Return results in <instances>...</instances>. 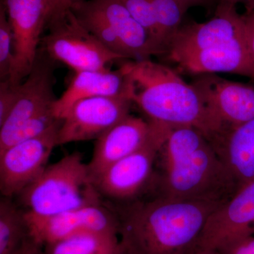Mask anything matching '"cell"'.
Listing matches in <instances>:
<instances>
[{
    "label": "cell",
    "mask_w": 254,
    "mask_h": 254,
    "mask_svg": "<svg viewBox=\"0 0 254 254\" xmlns=\"http://www.w3.org/2000/svg\"><path fill=\"white\" fill-rule=\"evenodd\" d=\"M221 205L156 195L113 205L122 254H195L209 217Z\"/></svg>",
    "instance_id": "cell-1"
},
{
    "label": "cell",
    "mask_w": 254,
    "mask_h": 254,
    "mask_svg": "<svg viewBox=\"0 0 254 254\" xmlns=\"http://www.w3.org/2000/svg\"><path fill=\"white\" fill-rule=\"evenodd\" d=\"M158 158L157 195L222 205L239 190L213 145L194 127H172Z\"/></svg>",
    "instance_id": "cell-2"
},
{
    "label": "cell",
    "mask_w": 254,
    "mask_h": 254,
    "mask_svg": "<svg viewBox=\"0 0 254 254\" xmlns=\"http://www.w3.org/2000/svg\"><path fill=\"white\" fill-rule=\"evenodd\" d=\"M127 97L150 121L200 130L210 141L222 131L191 83L177 71L149 59L124 63Z\"/></svg>",
    "instance_id": "cell-3"
},
{
    "label": "cell",
    "mask_w": 254,
    "mask_h": 254,
    "mask_svg": "<svg viewBox=\"0 0 254 254\" xmlns=\"http://www.w3.org/2000/svg\"><path fill=\"white\" fill-rule=\"evenodd\" d=\"M18 197L26 215L35 218H48L104 203L88 163L78 152L48 165Z\"/></svg>",
    "instance_id": "cell-4"
},
{
    "label": "cell",
    "mask_w": 254,
    "mask_h": 254,
    "mask_svg": "<svg viewBox=\"0 0 254 254\" xmlns=\"http://www.w3.org/2000/svg\"><path fill=\"white\" fill-rule=\"evenodd\" d=\"M46 26L49 32L42 39L43 53L76 72L106 69L113 62L123 59L102 44L81 24L71 9L50 19Z\"/></svg>",
    "instance_id": "cell-5"
},
{
    "label": "cell",
    "mask_w": 254,
    "mask_h": 254,
    "mask_svg": "<svg viewBox=\"0 0 254 254\" xmlns=\"http://www.w3.org/2000/svg\"><path fill=\"white\" fill-rule=\"evenodd\" d=\"M153 123L154 131L143 147L93 179L103 198L122 203L132 201L138 199L137 197L150 183L159 152L172 127Z\"/></svg>",
    "instance_id": "cell-6"
},
{
    "label": "cell",
    "mask_w": 254,
    "mask_h": 254,
    "mask_svg": "<svg viewBox=\"0 0 254 254\" xmlns=\"http://www.w3.org/2000/svg\"><path fill=\"white\" fill-rule=\"evenodd\" d=\"M61 123L41 136L0 152V191L3 196H18L46 170L52 152L59 145Z\"/></svg>",
    "instance_id": "cell-7"
},
{
    "label": "cell",
    "mask_w": 254,
    "mask_h": 254,
    "mask_svg": "<svg viewBox=\"0 0 254 254\" xmlns=\"http://www.w3.org/2000/svg\"><path fill=\"white\" fill-rule=\"evenodd\" d=\"M14 41V62L9 81L21 83L38 58L42 32L48 21L46 0H4Z\"/></svg>",
    "instance_id": "cell-8"
},
{
    "label": "cell",
    "mask_w": 254,
    "mask_h": 254,
    "mask_svg": "<svg viewBox=\"0 0 254 254\" xmlns=\"http://www.w3.org/2000/svg\"><path fill=\"white\" fill-rule=\"evenodd\" d=\"M131 104L122 97H93L76 102L63 119L58 145L96 140L129 115Z\"/></svg>",
    "instance_id": "cell-9"
},
{
    "label": "cell",
    "mask_w": 254,
    "mask_h": 254,
    "mask_svg": "<svg viewBox=\"0 0 254 254\" xmlns=\"http://www.w3.org/2000/svg\"><path fill=\"white\" fill-rule=\"evenodd\" d=\"M30 235L42 247L78 234L118 235V215L110 205H92L48 218H35L25 213Z\"/></svg>",
    "instance_id": "cell-10"
},
{
    "label": "cell",
    "mask_w": 254,
    "mask_h": 254,
    "mask_svg": "<svg viewBox=\"0 0 254 254\" xmlns=\"http://www.w3.org/2000/svg\"><path fill=\"white\" fill-rule=\"evenodd\" d=\"M245 37L243 17L236 7L218 5L209 21L182 24L172 37L165 55L175 63L186 55Z\"/></svg>",
    "instance_id": "cell-11"
},
{
    "label": "cell",
    "mask_w": 254,
    "mask_h": 254,
    "mask_svg": "<svg viewBox=\"0 0 254 254\" xmlns=\"http://www.w3.org/2000/svg\"><path fill=\"white\" fill-rule=\"evenodd\" d=\"M194 86L222 131L254 119V86L232 81L216 73L198 75Z\"/></svg>",
    "instance_id": "cell-12"
},
{
    "label": "cell",
    "mask_w": 254,
    "mask_h": 254,
    "mask_svg": "<svg viewBox=\"0 0 254 254\" xmlns=\"http://www.w3.org/2000/svg\"><path fill=\"white\" fill-rule=\"evenodd\" d=\"M254 235V180L244 185L209 217L200 248L218 250L228 241Z\"/></svg>",
    "instance_id": "cell-13"
},
{
    "label": "cell",
    "mask_w": 254,
    "mask_h": 254,
    "mask_svg": "<svg viewBox=\"0 0 254 254\" xmlns=\"http://www.w3.org/2000/svg\"><path fill=\"white\" fill-rule=\"evenodd\" d=\"M153 122L128 115L95 141L88 168L93 178L119 160L140 149L154 131Z\"/></svg>",
    "instance_id": "cell-14"
},
{
    "label": "cell",
    "mask_w": 254,
    "mask_h": 254,
    "mask_svg": "<svg viewBox=\"0 0 254 254\" xmlns=\"http://www.w3.org/2000/svg\"><path fill=\"white\" fill-rule=\"evenodd\" d=\"M48 59L39 52L31 72L21 83L17 104L0 127V138L6 136L30 119L53 108L57 99L53 90V68Z\"/></svg>",
    "instance_id": "cell-15"
},
{
    "label": "cell",
    "mask_w": 254,
    "mask_h": 254,
    "mask_svg": "<svg viewBox=\"0 0 254 254\" xmlns=\"http://www.w3.org/2000/svg\"><path fill=\"white\" fill-rule=\"evenodd\" d=\"M127 76L124 64L118 69L87 70L75 73L68 88L55 100L53 110L63 120L76 102L93 97H127Z\"/></svg>",
    "instance_id": "cell-16"
},
{
    "label": "cell",
    "mask_w": 254,
    "mask_h": 254,
    "mask_svg": "<svg viewBox=\"0 0 254 254\" xmlns=\"http://www.w3.org/2000/svg\"><path fill=\"white\" fill-rule=\"evenodd\" d=\"M174 63L182 71L196 76L230 73L254 79L253 63L246 37L186 55Z\"/></svg>",
    "instance_id": "cell-17"
},
{
    "label": "cell",
    "mask_w": 254,
    "mask_h": 254,
    "mask_svg": "<svg viewBox=\"0 0 254 254\" xmlns=\"http://www.w3.org/2000/svg\"><path fill=\"white\" fill-rule=\"evenodd\" d=\"M88 4L113 28L128 58L149 59L152 55H162L152 38L131 16L121 0H88Z\"/></svg>",
    "instance_id": "cell-18"
},
{
    "label": "cell",
    "mask_w": 254,
    "mask_h": 254,
    "mask_svg": "<svg viewBox=\"0 0 254 254\" xmlns=\"http://www.w3.org/2000/svg\"><path fill=\"white\" fill-rule=\"evenodd\" d=\"M210 141L235 179L239 190L254 181V119L223 130Z\"/></svg>",
    "instance_id": "cell-19"
},
{
    "label": "cell",
    "mask_w": 254,
    "mask_h": 254,
    "mask_svg": "<svg viewBox=\"0 0 254 254\" xmlns=\"http://www.w3.org/2000/svg\"><path fill=\"white\" fill-rule=\"evenodd\" d=\"M44 254H120L118 235L78 234L43 247Z\"/></svg>",
    "instance_id": "cell-20"
},
{
    "label": "cell",
    "mask_w": 254,
    "mask_h": 254,
    "mask_svg": "<svg viewBox=\"0 0 254 254\" xmlns=\"http://www.w3.org/2000/svg\"><path fill=\"white\" fill-rule=\"evenodd\" d=\"M30 235L25 212L11 198L0 200V254H14Z\"/></svg>",
    "instance_id": "cell-21"
},
{
    "label": "cell",
    "mask_w": 254,
    "mask_h": 254,
    "mask_svg": "<svg viewBox=\"0 0 254 254\" xmlns=\"http://www.w3.org/2000/svg\"><path fill=\"white\" fill-rule=\"evenodd\" d=\"M70 9L81 24L91 32L102 44L121 56L123 59H128L126 50L118 35L104 18L88 4V1L85 0L78 1Z\"/></svg>",
    "instance_id": "cell-22"
},
{
    "label": "cell",
    "mask_w": 254,
    "mask_h": 254,
    "mask_svg": "<svg viewBox=\"0 0 254 254\" xmlns=\"http://www.w3.org/2000/svg\"><path fill=\"white\" fill-rule=\"evenodd\" d=\"M165 54L172 37L181 27L187 9L177 0H149Z\"/></svg>",
    "instance_id": "cell-23"
},
{
    "label": "cell",
    "mask_w": 254,
    "mask_h": 254,
    "mask_svg": "<svg viewBox=\"0 0 254 254\" xmlns=\"http://www.w3.org/2000/svg\"><path fill=\"white\" fill-rule=\"evenodd\" d=\"M61 122L62 120L55 116L52 108L30 119L6 136L0 138V152L11 145L41 136Z\"/></svg>",
    "instance_id": "cell-24"
},
{
    "label": "cell",
    "mask_w": 254,
    "mask_h": 254,
    "mask_svg": "<svg viewBox=\"0 0 254 254\" xmlns=\"http://www.w3.org/2000/svg\"><path fill=\"white\" fill-rule=\"evenodd\" d=\"M121 1L131 16L148 33L155 45L158 46V49L161 52L162 55H165V51L160 38V31L155 19L154 11L149 0Z\"/></svg>",
    "instance_id": "cell-25"
},
{
    "label": "cell",
    "mask_w": 254,
    "mask_h": 254,
    "mask_svg": "<svg viewBox=\"0 0 254 254\" xmlns=\"http://www.w3.org/2000/svg\"><path fill=\"white\" fill-rule=\"evenodd\" d=\"M14 50L12 32L2 4L0 9V78L9 80L14 67Z\"/></svg>",
    "instance_id": "cell-26"
},
{
    "label": "cell",
    "mask_w": 254,
    "mask_h": 254,
    "mask_svg": "<svg viewBox=\"0 0 254 254\" xmlns=\"http://www.w3.org/2000/svg\"><path fill=\"white\" fill-rule=\"evenodd\" d=\"M21 83H14L9 80L0 83V127L17 104Z\"/></svg>",
    "instance_id": "cell-27"
},
{
    "label": "cell",
    "mask_w": 254,
    "mask_h": 254,
    "mask_svg": "<svg viewBox=\"0 0 254 254\" xmlns=\"http://www.w3.org/2000/svg\"><path fill=\"white\" fill-rule=\"evenodd\" d=\"M217 250L220 254H254V235L228 241Z\"/></svg>",
    "instance_id": "cell-28"
},
{
    "label": "cell",
    "mask_w": 254,
    "mask_h": 254,
    "mask_svg": "<svg viewBox=\"0 0 254 254\" xmlns=\"http://www.w3.org/2000/svg\"><path fill=\"white\" fill-rule=\"evenodd\" d=\"M46 1L47 6H48V21L51 18L71 9L73 4L82 0H46Z\"/></svg>",
    "instance_id": "cell-29"
},
{
    "label": "cell",
    "mask_w": 254,
    "mask_h": 254,
    "mask_svg": "<svg viewBox=\"0 0 254 254\" xmlns=\"http://www.w3.org/2000/svg\"><path fill=\"white\" fill-rule=\"evenodd\" d=\"M242 17L245 23L246 40L254 69V11L242 15Z\"/></svg>",
    "instance_id": "cell-30"
},
{
    "label": "cell",
    "mask_w": 254,
    "mask_h": 254,
    "mask_svg": "<svg viewBox=\"0 0 254 254\" xmlns=\"http://www.w3.org/2000/svg\"><path fill=\"white\" fill-rule=\"evenodd\" d=\"M14 254H44V250L43 247L30 237Z\"/></svg>",
    "instance_id": "cell-31"
},
{
    "label": "cell",
    "mask_w": 254,
    "mask_h": 254,
    "mask_svg": "<svg viewBox=\"0 0 254 254\" xmlns=\"http://www.w3.org/2000/svg\"><path fill=\"white\" fill-rule=\"evenodd\" d=\"M218 5L222 6H234L241 4L245 6V14H250L254 11V0H217Z\"/></svg>",
    "instance_id": "cell-32"
},
{
    "label": "cell",
    "mask_w": 254,
    "mask_h": 254,
    "mask_svg": "<svg viewBox=\"0 0 254 254\" xmlns=\"http://www.w3.org/2000/svg\"><path fill=\"white\" fill-rule=\"evenodd\" d=\"M177 1H180L188 10L189 8L192 6H208L211 4L214 0H177Z\"/></svg>",
    "instance_id": "cell-33"
},
{
    "label": "cell",
    "mask_w": 254,
    "mask_h": 254,
    "mask_svg": "<svg viewBox=\"0 0 254 254\" xmlns=\"http://www.w3.org/2000/svg\"><path fill=\"white\" fill-rule=\"evenodd\" d=\"M195 254H220L217 250L213 249L200 248Z\"/></svg>",
    "instance_id": "cell-34"
},
{
    "label": "cell",
    "mask_w": 254,
    "mask_h": 254,
    "mask_svg": "<svg viewBox=\"0 0 254 254\" xmlns=\"http://www.w3.org/2000/svg\"><path fill=\"white\" fill-rule=\"evenodd\" d=\"M122 254V253H121V254Z\"/></svg>",
    "instance_id": "cell-35"
}]
</instances>
